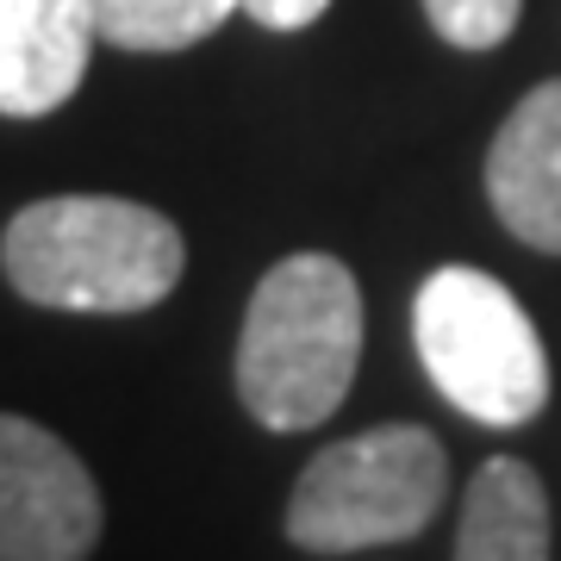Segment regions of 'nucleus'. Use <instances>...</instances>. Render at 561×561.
Masks as SVG:
<instances>
[{"label":"nucleus","mask_w":561,"mask_h":561,"mask_svg":"<svg viewBox=\"0 0 561 561\" xmlns=\"http://www.w3.org/2000/svg\"><path fill=\"white\" fill-rule=\"evenodd\" d=\"M362 362V294L337 256L300 250L250 294L238 337V400L268 431H312L343 405Z\"/></svg>","instance_id":"2"},{"label":"nucleus","mask_w":561,"mask_h":561,"mask_svg":"<svg viewBox=\"0 0 561 561\" xmlns=\"http://www.w3.org/2000/svg\"><path fill=\"white\" fill-rule=\"evenodd\" d=\"M94 38V0H0V113H57L88 76Z\"/></svg>","instance_id":"7"},{"label":"nucleus","mask_w":561,"mask_h":561,"mask_svg":"<svg viewBox=\"0 0 561 561\" xmlns=\"http://www.w3.org/2000/svg\"><path fill=\"white\" fill-rule=\"evenodd\" d=\"M412 343L437 393L474 424L518 431L549 405V356L537 324L486 268H431L412 300Z\"/></svg>","instance_id":"3"},{"label":"nucleus","mask_w":561,"mask_h":561,"mask_svg":"<svg viewBox=\"0 0 561 561\" xmlns=\"http://www.w3.org/2000/svg\"><path fill=\"white\" fill-rule=\"evenodd\" d=\"M424 13H431L443 44H456V50H493V44L512 38L524 0H424Z\"/></svg>","instance_id":"10"},{"label":"nucleus","mask_w":561,"mask_h":561,"mask_svg":"<svg viewBox=\"0 0 561 561\" xmlns=\"http://www.w3.org/2000/svg\"><path fill=\"white\" fill-rule=\"evenodd\" d=\"M456 561H549V493L530 461L493 456L468 481Z\"/></svg>","instance_id":"8"},{"label":"nucleus","mask_w":561,"mask_h":561,"mask_svg":"<svg viewBox=\"0 0 561 561\" xmlns=\"http://www.w3.org/2000/svg\"><path fill=\"white\" fill-rule=\"evenodd\" d=\"M331 0H243V13L268 32H306V25L319 20Z\"/></svg>","instance_id":"11"},{"label":"nucleus","mask_w":561,"mask_h":561,"mask_svg":"<svg viewBox=\"0 0 561 561\" xmlns=\"http://www.w3.org/2000/svg\"><path fill=\"white\" fill-rule=\"evenodd\" d=\"M101 486L44 424L0 412V561H88Z\"/></svg>","instance_id":"5"},{"label":"nucleus","mask_w":561,"mask_h":561,"mask_svg":"<svg viewBox=\"0 0 561 561\" xmlns=\"http://www.w3.org/2000/svg\"><path fill=\"white\" fill-rule=\"evenodd\" d=\"M486 201L518 243L561 256V81H537L493 131Z\"/></svg>","instance_id":"6"},{"label":"nucleus","mask_w":561,"mask_h":561,"mask_svg":"<svg viewBox=\"0 0 561 561\" xmlns=\"http://www.w3.org/2000/svg\"><path fill=\"white\" fill-rule=\"evenodd\" d=\"M243 0H94L101 38H113L119 50H187V44L213 38Z\"/></svg>","instance_id":"9"},{"label":"nucleus","mask_w":561,"mask_h":561,"mask_svg":"<svg viewBox=\"0 0 561 561\" xmlns=\"http://www.w3.org/2000/svg\"><path fill=\"white\" fill-rule=\"evenodd\" d=\"M449 493V456L424 424H375L300 468L287 500V537L319 556L381 549L419 537Z\"/></svg>","instance_id":"4"},{"label":"nucleus","mask_w":561,"mask_h":561,"mask_svg":"<svg viewBox=\"0 0 561 561\" xmlns=\"http://www.w3.org/2000/svg\"><path fill=\"white\" fill-rule=\"evenodd\" d=\"M0 268L32 306L57 312H144L175 294L187 243L175 219L119 194H50L13 213Z\"/></svg>","instance_id":"1"}]
</instances>
